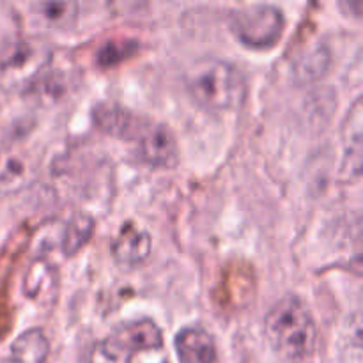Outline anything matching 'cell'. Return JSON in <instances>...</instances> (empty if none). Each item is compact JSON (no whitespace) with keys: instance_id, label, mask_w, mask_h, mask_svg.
<instances>
[{"instance_id":"cell-1","label":"cell","mask_w":363,"mask_h":363,"mask_svg":"<svg viewBox=\"0 0 363 363\" xmlns=\"http://www.w3.org/2000/svg\"><path fill=\"white\" fill-rule=\"evenodd\" d=\"M264 335L282 360L300 362L311 357L318 344V325L301 298L287 294L264 318Z\"/></svg>"},{"instance_id":"cell-2","label":"cell","mask_w":363,"mask_h":363,"mask_svg":"<svg viewBox=\"0 0 363 363\" xmlns=\"http://www.w3.org/2000/svg\"><path fill=\"white\" fill-rule=\"evenodd\" d=\"M184 85L190 98L208 112L234 110L247 98V80L236 64L204 57L188 67Z\"/></svg>"},{"instance_id":"cell-3","label":"cell","mask_w":363,"mask_h":363,"mask_svg":"<svg viewBox=\"0 0 363 363\" xmlns=\"http://www.w3.org/2000/svg\"><path fill=\"white\" fill-rule=\"evenodd\" d=\"M52 60V48L39 38H16L0 48V89L30 87Z\"/></svg>"},{"instance_id":"cell-4","label":"cell","mask_w":363,"mask_h":363,"mask_svg":"<svg viewBox=\"0 0 363 363\" xmlns=\"http://www.w3.org/2000/svg\"><path fill=\"white\" fill-rule=\"evenodd\" d=\"M230 30L240 43L254 50L272 48L284 34L286 18L272 4H250L238 7L229 16Z\"/></svg>"},{"instance_id":"cell-5","label":"cell","mask_w":363,"mask_h":363,"mask_svg":"<svg viewBox=\"0 0 363 363\" xmlns=\"http://www.w3.org/2000/svg\"><path fill=\"white\" fill-rule=\"evenodd\" d=\"M142 163L155 169H174L179 162V149L172 130L167 124L142 116L130 140Z\"/></svg>"},{"instance_id":"cell-6","label":"cell","mask_w":363,"mask_h":363,"mask_svg":"<svg viewBox=\"0 0 363 363\" xmlns=\"http://www.w3.org/2000/svg\"><path fill=\"white\" fill-rule=\"evenodd\" d=\"M39 174V162L20 145L0 149V197L14 195L30 186Z\"/></svg>"},{"instance_id":"cell-7","label":"cell","mask_w":363,"mask_h":363,"mask_svg":"<svg viewBox=\"0 0 363 363\" xmlns=\"http://www.w3.org/2000/svg\"><path fill=\"white\" fill-rule=\"evenodd\" d=\"M152 250V241L147 230L135 223H124L113 236L110 252L113 261L123 268H137L144 264Z\"/></svg>"},{"instance_id":"cell-8","label":"cell","mask_w":363,"mask_h":363,"mask_svg":"<svg viewBox=\"0 0 363 363\" xmlns=\"http://www.w3.org/2000/svg\"><path fill=\"white\" fill-rule=\"evenodd\" d=\"M362 99L358 98L347 112L342 124V174L350 179H357L362 172Z\"/></svg>"},{"instance_id":"cell-9","label":"cell","mask_w":363,"mask_h":363,"mask_svg":"<svg viewBox=\"0 0 363 363\" xmlns=\"http://www.w3.org/2000/svg\"><path fill=\"white\" fill-rule=\"evenodd\" d=\"M179 363H215L216 346L211 333L201 326H186L174 340Z\"/></svg>"},{"instance_id":"cell-10","label":"cell","mask_w":363,"mask_h":363,"mask_svg":"<svg viewBox=\"0 0 363 363\" xmlns=\"http://www.w3.org/2000/svg\"><path fill=\"white\" fill-rule=\"evenodd\" d=\"M110 335L119 340L133 354L138 351H155L163 346L162 330L151 319H135V321L117 325Z\"/></svg>"},{"instance_id":"cell-11","label":"cell","mask_w":363,"mask_h":363,"mask_svg":"<svg viewBox=\"0 0 363 363\" xmlns=\"http://www.w3.org/2000/svg\"><path fill=\"white\" fill-rule=\"evenodd\" d=\"M92 119L96 126L106 135L128 142L140 121V113L131 112L117 103H99L92 110Z\"/></svg>"},{"instance_id":"cell-12","label":"cell","mask_w":363,"mask_h":363,"mask_svg":"<svg viewBox=\"0 0 363 363\" xmlns=\"http://www.w3.org/2000/svg\"><path fill=\"white\" fill-rule=\"evenodd\" d=\"M50 354L48 337L41 328H30L11 344L7 363H46Z\"/></svg>"},{"instance_id":"cell-13","label":"cell","mask_w":363,"mask_h":363,"mask_svg":"<svg viewBox=\"0 0 363 363\" xmlns=\"http://www.w3.org/2000/svg\"><path fill=\"white\" fill-rule=\"evenodd\" d=\"M94 233V218L84 211H77L67 218L64 227L60 250L66 257H74L91 240Z\"/></svg>"},{"instance_id":"cell-14","label":"cell","mask_w":363,"mask_h":363,"mask_svg":"<svg viewBox=\"0 0 363 363\" xmlns=\"http://www.w3.org/2000/svg\"><path fill=\"white\" fill-rule=\"evenodd\" d=\"M55 269L46 261L39 259L27 269V275L23 279V293L30 300H38L48 294L52 287H55Z\"/></svg>"},{"instance_id":"cell-15","label":"cell","mask_w":363,"mask_h":363,"mask_svg":"<svg viewBox=\"0 0 363 363\" xmlns=\"http://www.w3.org/2000/svg\"><path fill=\"white\" fill-rule=\"evenodd\" d=\"M133 353L112 335L91 346L84 363H131Z\"/></svg>"},{"instance_id":"cell-16","label":"cell","mask_w":363,"mask_h":363,"mask_svg":"<svg viewBox=\"0 0 363 363\" xmlns=\"http://www.w3.org/2000/svg\"><path fill=\"white\" fill-rule=\"evenodd\" d=\"M330 62V53L325 46H315V48L308 50L303 53L300 60L296 64V74L301 80H315V78L321 77L326 71Z\"/></svg>"},{"instance_id":"cell-17","label":"cell","mask_w":363,"mask_h":363,"mask_svg":"<svg viewBox=\"0 0 363 363\" xmlns=\"http://www.w3.org/2000/svg\"><path fill=\"white\" fill-rule=\"evenodd\" d=\"M39 16L52 27H66L77 18L74 2H43L34 6Z\"/></svg>"},{"instance_id":"cell-18","label":"cell","mask_w":363,"mask_h":363,"mask_svg":"<svg viewBox=\"0 0 363 363\" xmlns=\"http://www.w3.org/2000/svg\"><path fill=\"white\" fill-rule=\"evenodd\" d=\"M133 52H135L133 41L130 43L110 41L98 52V60L101 66H112V64L123 60L124 55H131Z\"/></svg>"}]
</instances>
